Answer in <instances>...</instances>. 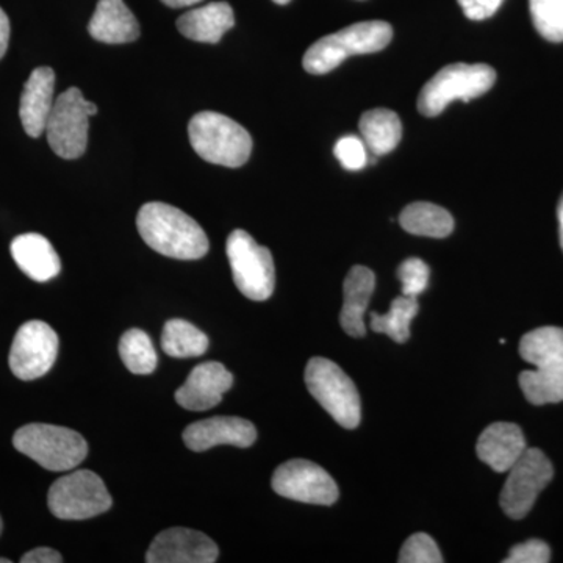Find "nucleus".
Here are the masks:
<instances>
[{
    "mask_svg": "<svg viewBox=\"0 0 563 563\" xmlns=\"http://www.w3.org/2000/svg\"><path fill=\"white\" fill-rule=\"evenodd\" d=\"M374 287H376V276L372 269L366 266H354L347 273L343 285V309L340 313V324L347 335L363 336L366 333L365 317L366 307L372 299Z\"/></svg>",
    "mask_w": 563,
    "mask_h": 563,
    "instance_id": "aec40b11",
    "label": "nucleus"
},
{
    "mask_svg": "<svg viewBox=\"0 0 563 563\" xmlns=\"http://www.w3.org/2000/svg\"><path fill=\"white\" fill-rule=\"evenodd\" d=\"M398 561L401 563H442L443 558L435 540L428 533L418 532L406 540Z\"/></svg>",
    "mask_w": 563,
    "mask_h": 563,
    "instance_id": "c756f323",
    "label": "nucleus"
},
{
    "mask_svg": "<svg viewBox=\"0 0 563 563\" xmlns=\"http://www.w3.org/2000/svg\"><path fill=\"white\" fill-rule=\"evenodd\" d=\"M225 250L236 288L251 301L272 298L276 285L272 251L240 229L229 235Z\"/></svg>",
    "mask_w": 563,
    "mask_h": 563,
    "instance_id": "1a4fd4ad",
    "label": "nucleus"
},
{
    "mask_svg": "<svg viewBox=\"0 0 563 563\" xmlns=\"http://www.w3.org/2000/svg\"><path fill=\"white\" fill-rule=\"evenodd\" d=\"M232 385L233 376L224 365L218 362L201 363L176 391V401L184 409L203 412L217 407Z\"/></svg>",
    "mask_w": 563,
    "mask_h": 563,
    "instance_id": "2eb2a0df",
    "label": "nucleus"
},
{
    "mask_svg": "<svg viewBox=\"0 0 563 563\" xmlns=\"http://www.w3.org/2000/svg\"><path fill=\"white\" fill-rule=\"evenodd\" d=\"M402 229L418 236L444 239L454 231V218L443 207L431 202H413L399 217Z\"/></svg>",
    "mask_w": 563,
    "mask_h": 563,
    "instance_id": "5701e85b",
    "label": "nucleus"
},
{
    "mask_svg": "<svg viewBox=\"0 0 563 563\" xmlns=\"http://www.w3.org/2000/svg\"><path fill=\"white\" fill-rule=\"evenodd\" d=\"M10 559L7 558H0V563H10Z\"/></svg>",
    "mask_w": 563,
    "mask_h": 563,
    "instance_id": "ea45409f",
    "label": "nucleus"
},
{
    "mask_svg": "<svg viewBox=\"0 0 563 563\" xmlns=\"http://www.w3.org/2000/svg\"><path fill=\"white\" fill-rule=\"evenodd\" d=\"M58 335L47 322H25L10 350V369L21 380H35L51 372L58 355Z\"/></svg>",
    "mask_w": 563,
    "mask_h": 563,
    "instance_id": "9b49d317",
    "label": "nucleus"
},
{
    "mask_svg": "<svg viewBox=\"0 0 563 563\" xmlns=\"http://www.w3.org/2000/svg\"><path fill=\"white\" fill-rule=\"evenodd\" d=\"M98 113V106L84 98L79 88H68L55 99L46 124L47 141L58 157L74 161L88 146V120Z\"/></svg>",
    "mask_w": 563,
    "mask_h": 563,
    "instance_id": "0eeeda50",
    "label": "nucleus"
},
{
    "mask_svg": "<svg viewBox=\"0 0 563 563\" xmlns=\"http://www.w3.org/2000/svg\"><path fill=\"white\" fill-rule=\"evenodd\" d=\"M209 336L185 320H169L162 332V350L176 358L199 357L209 350Z\"/></svg>",
    "mask_w": 563,
    "mask_h": 563,
    "instance_id": "393cba45",
    "label": "nucleus"
},
{
    "mask_svg": "<svg viewBox=\"0 0 563 563\" xmlns=\"http://www.w3.org/2000/svg\"><path fill=\"white\" fill-rule=\"evenodd\" d=\"M220 550L206 533L187 528L166 529L155 537L147 563H213Z\"/></svg>",
    "mask_w": 563,
    "mask_h": 563,
    "instance_id": "ddd939ff",
    "label": "nucleus"
},
{
    "mask_svg": "<svg viewBox=\"0 0 563 563\" xmlns=\"http://www.w3.org/2000/svg\"><path fill=\"white\" fill-rule=\"evenodd\" d=\"M136 228L144 243L165 257L199 261L209 252V239L201 225L169 203H144L136 217Z\"/></svg>",
    "mask_w": 563,
    "mask_h": 563,
    "instance_id": "f257e3e1",
    "label": "nucleus"
},
{
    "mask_svg": "<svg viewBox=\"0 0 563 563\" xmlns=\"http://www.w3.org/2000/svg\"><path fill=\"white\" fill-rule=\"evenodd\" d=\"M165 5L172 7V9H185V7L196 5V3L202 2V0H162Z\"/></svg>",
    "mask_w": 563,
    "mask_h": 563,
    "instance_id": "e433bc0d",
    "label": "nucleus"
},
{
    "mask_svg": "<svg viewBox=\"0 0 563 563\" xmlns=\"http://www.w3.org/2000/svg\"><path fill=\"white\" fill-rule=\"evenodd\" d=\"M88 32L101 43H132L139 40L140 24L124 0H99Z\"/></svg>",
    "mask_w": 563,
    "mask_h": 563,
    "instance_id": "6ab92c4d",
    "label": "nucleus"
},
{
    "mask_svg": "<svg viewBox=\"0 0 563 563\" xmlns=\"http://www.w3.org/2000/svg\"><path fill=\"white\" fill-rule=\"evenodd\" d=\"M13 444L20 453L55 473L76 468L88 455L87 440L79 432L41 422L18 429Z\"/></svg>",
    "mask_w": 563,
    "mask_h": 563,
    "instance_id": "20e7f679",
    "label": "nucleus"
},
{
    "mask_svg": "<svg viewBox=\"0 0 563 563\" xmlns=\"http://www.w3.org/2000/svg\"><path fill=\"white\" fill-rule=\"evenodd\" d=\"M399 280L402 282V295L418 298L429 285V266L421 258H407L398 269Z\"/></svg>",
    "mask_w": 563,
    "mask_h": 563,
    "instance_id": "2f4dec72",
    "label": "nucleus"
},
{
    "mask_svg": "<svg viewBox=\"0 0 563 563\" xmlns=\"http://www.w3.org/2000/svg\"><path fill=\"white\" fill-rule=\"evenodd\" d=\"M10 32L9 16H7L5 11L0 9V60L7 54V49H9Z\"/></svg>",
    "mask_w": 563,
    "mask_h": 563,
    "instance_id": "c9c22d12",
    "label": "nucleus"
},
{
    "mask_svg": "<svg viewBox=\"0 0 563 563\" xmlns=\"http://www.w3.org/2000/svg\"><path fill=\"white\" fill-rule=\"evenodd\" d=\"M273 490L292 501L332 506L340 492L331 474L317 463L295 459L285 462L273 474Z\"/></svg>",
    "mask_w": 563,
    "mask_h": 563,
    "instance_id": "f8f14e48",
    "label": "nucleus"
},
{
    "mask_svg": "<svg viewBox=\"0 0 563 563\" xmlns=\"http://www.w3.org/2000/svg\"><path fill=\"white\" fill-rule=\"evenodd\" d=\"M526 450L525 433L514 422H493L481 433L476 444L481 461L496 473L509 472Z\"/></svg>",
    "mask_w": 563,
    "mask_h": 563,
    "instance_id": "f3484780",
    "label": "nucleus"
},
{
    "mask_svg": "<svg viewBox=\"0 0 563 563\" xmlns=\"http://www.w3.org/2000/svg\"><path fill=\"white\" fill-rule=\"evenodd\" d=\"M457 2L468 20L484 21L499 10L504 0H457Z\"/></svg>",
    "mask_w": 563,
    "mask_h": 563,
    "instance_id": "72a5a7b5",
    "label": "nucleus"
},
{
    "mask_svg": "<svg viewBox=\"0 0 563 563\" xmlns=\"http://www.w3.org/2000/svg\"><path fill=\"white\" fill-rule=\"evenodd\" d=\"M273 2L279 3V5H287L291 0H273Z\"/></svg>",
    "mask_w": 563,
    "mask_h": 563,
    "instance_id": "58836bf2",
    "label": "nucleus"
},
{
    "mask_svg": "<svg viewBox=\"0 0 563 563\" xmlns=\"http://www.w3.org/2000/svg\"><path fill=\"white\" fill-rule=\"evenodd\" d=\"M3 525H2V517H0V533H2Z\"/></svg>",
    "mask_w": 563,
    "mask_h": 563,
    "instance_id": "a19ab883",
    "label": "nucleus"
},
{
    "mask_svg": "<svg viewBox=\"0 0 563 563\" xmlns=\"http://www.w3.org/2000/svg\"><path fill=\"white\" fill-rule=\"evenodd\" d=\"M520 387L533 406L563 402V361L521 373Z\"/></svg>",
    "mask_w": 563,
    "mask_h": 563,
    "instance_id": "b1692460",
    "label": "nucleus"
},
{
    "mask_svg": "<svg viewBox=\"0 0 563 563\" xmlns=\"http://www.w3.org/2000/svg\"><path fill=\"white\" fill-rule=\"evenodd\" d=\"M496 81V73L492 66L477 63H454L444 66L418 96V110L424 117H439L451 102L472 101L490 91Z\"/></svg>",
    "mask_w": 563,
    "mask_h": 563,
    "instance_id": "39448f33",
    "label": "nucleus"
},
{
    "mask_svg": "<svg viewBox=\"0 0 563 563\" xmlns=\"http://www.w3.org/2000/svg\"><path fill=\"white\" fill-rule=\"evenodd\" d=\"M333 154L347 172H361L368 165L369 155H372L365 141L355 135L342 136L336 141Z\"/></svg>",
    "mask_w": 563,
    "mask_h": 563,
    "instance_id": "7c9ffc66",
    "label": "nucleus"
},
{
    "mask_svg": "<svg viewBox=\"0 0 563 563\" xmlns=\"http://www.w3.org/2000/svg\"><path fill=\"white\" fill-rule=\"evenodd\" d=\"M529 10L537 32L544 40L563 41V0H529Z\"/></svg>",
    "mask_w": 563,
    "mask_h": 563,
    "instance_id": "c85d7f7f",
    "label": "nucleus"
},
{
    "mask_svg": "<svg viewBox=\"0 0 563 563\" xmlns=\"http://www.w3.org/2000/svg\"><path fill=\"white\" fill-rule=\"evenodd\" d=\"M306 385L310 395L342 428L355 429L361 424V396L351 377L336 363L324 357L310 358Z\"/></svg>",
    "mask_w": 563,
    "mask_h": 563,
    "instance_id": "423d86ee",
    "label": "nucleus"
},
{
    "mask_svg": "<svg viewBox=\"0 0 563 563\" xmlns=\"http://www.w3.org/2000/svg\"><path fill=\"white\" fill-rule=\"evenodd\" d=\"M113 499L98 474L77 470L52 484L47 506L60 520H90L110 510Z\"/></svg>",
    "mask_w": 563,
    "mask_h": 563,
    "instance_id": "6e6552de",
    "label": "nucleus"
},
{
    "mask_svg": "<svg viewBox=\"0 0 563 563\" xmlns=\"http://www.w3.org/2000/svg\"><path fill=\"white\" fill-rule=\"evenodd\" d=\"M55 73L49 66L36 68L29 77L21 95L20 117L24 131L32 139L46 132L47 120L54 107Z\"/></svg>",
    "mask_w": 563,
    "mask_h": 563,
    "instance_id": "dca6fc26",
    "label": "nucleus"
},
{
    "mask_svg": "<svg viewBox=\"0 0 563 563\" xmlns=\"http://www.w3.org/2000/svg\"><path fill=\"white\" fill-rule=\"evenodd\" d=\"M188 135L192 150L203 161L225 168H240L250 161V132L225 114L201 111L191 118Z\"/></svg>",
    "mask_w": 563,
    "mask_h": 563,
    "instance_id": "7ed1b4c3",
    "label": "nucleus"
},
{
    "mask_svg": "<svg viewBox=\"0 0 563 563\" xmlns=\"http://www.w3.org/2000/svg\"><path fill=\"white\" fill-rule=\"evenodd\" d=\"M520 355L536 368L563 361V329L548 325L526 333L520 342Z\"/></svg>",
    "mask_w": 563,
    "mask_h": 563,
    "instance_id": "a878e982",
    "label": "nucleus"
},
{
    "mask_svg": "<svg viewBox=\"0 0 563 563\" xmlns=\"http://www.w3.org/2000/svg\"><path fill=\"white\" fill-rule=\"evenodd\" d=\"M558 218H559V236H561V246H562V251H563V195H562L561 201H559Z\"/></svg>",
    "mask_w": 563,
    "mask_h": 563,
    "instance_id": "4c0bfd02",
    "label": "nucleus"
},
{
    "mask_svg": "<svg viewBox=\"0 0 563 563\" xmlns=\"http://www.w3.org/2000/svg\"><path fill=\"white\" fill-rule=\"evenodd\" d=\"M121 361L133 374H151L157 368V352L151 336L141 329H129L120 340Z\"/></svg>",
    "mask_w": 563,
    "mask_h": 563,
    "instance_id": "cd10ccee",
    "label": "nucleus"
},
{
    "mask_svg": "<svg viewBox=\"0 0 563 563\" xmlns=\"http://www.w3.org/2000/svg\"><path fill=\"white\" fill-rule=\"evenodd\" d=\"M11 257L25 276L49 282L62 272V262L49 240L40 233H24L11 242Z\"/></svg>",
    "mask_w": 563,
    "mask_h": 563,
    "instance_id": "a211bd4d",
    "label": "nucleus"
},
{
    "mask_svg": "<svg viewBox=\"0 0 563 563\" xmlns=\"http://www.w3.org/2000/svg\"><path fill=\"white\" fill-rule=\"evenodd\" d=\"M22 563H60L63 562L62 554L52 548H36V550L29 551L27 554L22 555Z\"/></svg>",
    "mask_w": 563,
    "mask_h": 563,
    "instance_id": "f704fd0d",
    "label": "nucleus"
},
{
    "mask_svg": "<svg viewBox=\"0 0 563 563\" xmlns=\"http://www.w3.org/2000/svg\"><path fill=\"white\" fill-rule=\"evenodd\" d=\"M420 303L412 296H399L391 302L387 314L372 313L369 325L374 332L390 336L393 342L402 344L410 339V322L417 317Z\"/></svg>",
    "mask_w": 563,
    "mask_h": 563,
    "instance_id": "bb28decb",
    "label": "nucleus"
},
{
    "mask_svg": "<svg viewBox=\"0 0 563 563\" xmlns=\"http://www.w3.org/2000/svg\"><path fill=\"white\" fill-rule=\"evenodd\" d=\"M257 440V429L251 421L239 417H213L192 422L184 431L188 450L203 453L220 444L250 448Z\"/></svg>",
    "mask_w": 563,
    "mask_h": 563,
    "instance_id": "4468645a",
    "label": "nucleus"
},
{
    "mask_svg": "<svg viewBox=\"0 0 563 563\" xmlns=\"http://www.w3.org/2000/svg\"><path fill=\"white\" fill-rule=\"evenodd\" d=\"M358 129L372 155L390 154L402 139L401 120L388 109L366 111L362 114Z\"/></svg>",
    "mask_w": 563,
    "mask_h": 563,
    "instance_id": "4be33fe9",
    "label": "nucleus"
},
{
    "mask_svg": "<svg viewBox=\"0 0 563 563\" xmlns=\"http://www.w3.org/2000/svg\"><path fill=\"white\" fill-rule=\"evenodd\" d=\"M235 24V14L228 2H211L181 14L177 29L185 38L198 43H220L225 32Z\"/></svg>",
    "mask_w": 563,
    "mask_h": 563,
    "instance_id": "412c9836",
    "label": "nucleus"
},
{
    "mask_svg": "<svg viewBox=\"0 0 563 563\" xmlns=\"http://www.w3.org/2000/svg\"><path fill=\"white\" fill-rule=\"evenodd\" d=\"M507 473L509 476L499 496V504L507 517L521 520L531 512L540 493L553 479V463L542 451L528 448Z\"/></svg>",
    "mask_w": 563,
    "mask_h": 563,
    "instance_id": "9d476101",
    "label": "nucleus"
},
{
    "mask_svg": "<svg viewBox=\"0 0 563 563\" xmlns=\"http://www.w3.org/2000/svg\"><path fill=\"white\" fill-rule=\"evenodd\" d=\"M391 38L393 29L388 22H357L312 44L303 55V69L313 76L331 73L352 55L385 49Z\"/></svg>",
    "mask_w": 563,
    "mask_h": 563,
    "instance_id": "f03ea898",
    "label": "nucleus"
},
{
    "mask_svg": "<svg viewBox=\"0 0 563 563\" xmlns=\"http://www.w3.org/2000/svg\"><path fill=\"white\" fill-rule=\"evenodd\" d=\"M551 561V550L542 540H528L515 544L504 563H548Z\"/></svg>",
    "mask_w": 563,
    "mask_h": 563,
    "instance_id": "473e14b6",
    "label": "nucleus"
}]
</instances>
